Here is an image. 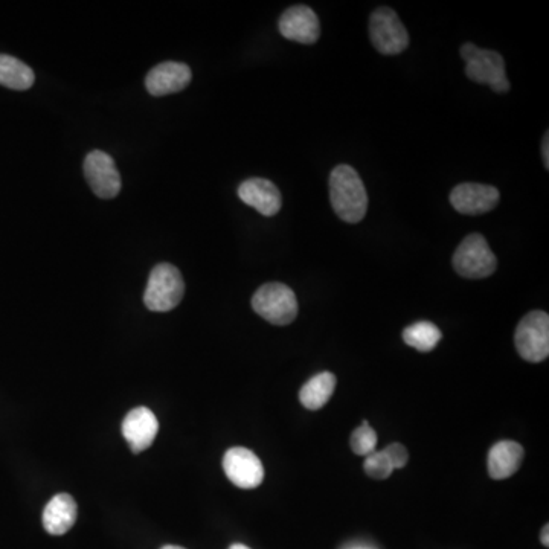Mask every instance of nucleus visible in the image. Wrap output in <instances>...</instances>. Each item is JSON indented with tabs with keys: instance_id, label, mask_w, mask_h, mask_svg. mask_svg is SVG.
Segmentation results:
<instances>
[{
	"instance_id": "obj_16",
	"label": "nucleus",
	"mask_w": 549,
	"mask_h": 549,
	"mask_svg": "<svg viewBox=\"0 0 549 549\" xmlns=\"http://www.w3.org/2000/svg\"><path fill=\"white\" fill-rule=\"evenodd\" d=\"M524 447L514 441L496 443L488 453V475L493 479H507L521 467Z\"/></svg>"
},
{
	"instance_id": "obj_18",
	"label": "nucleus",
	"mask_w": 549,
	"mask_h": 549,
	"mask_svg": "<svg viewBox=\"0 0 549 549\" xmlns=\"http://www.w3.org/2000/svg\"><path fill=\"white\" fill-rule=\"evenodd\" d=\"M36 81L33 69L25 65L23 61L11 57V55H0V84L14 90H26L33 86Z\"/></svg>"
},
{
	"instance_id": "obj_10",
	"label": "nucleus",
	"mask_w": 549,
	"mask_h": 549,
	"mask_svg": "<svg viewBox=\"0 0 549 549\" xmlns=\"http://www.w3.org/2000/svg\"><path fill=\"white\" fill-rule=\"evenodd\" d=\"M450 203L460 214L478 216L498 206L499 191L481 183H461L450 193Z\"/></svg>"
},
{
	"instance_id": "obj_20",
	"label": "nucleus",
	"mask_w": 549,
	"mask_h": 549,
	"mask_svg": "<svg viewBox=\"0 0 549 549\" xmlns=\"http://www.w3.org/2000/svg\"><path fill=\"white\" fill-rule=\"evenodd\" d=\"M351 449L356 455L368 456L376 452L377 434L373 427L368 424V421H363L362 426L357 427L356 431L351 435Z\"/></svg>"
},
{
	"instance_id": "obj_11",
	"label": "nucleus",
	"mask_w": 549,
	"mask_h": 549,
	"mask_svg": "<svg viewBox=\"0 0 549 549\" xmlns=\"http://www.w3.org/2000/svg\"><path fill=\"white\" fill-rule=\"evenodd\" d=\"M281 36L302 45H313L321 36V25L315 11L305 5H295L284 11L280 23Z\"/></svg>"
},
{
	"instance_id": "obj_25",
	"label": "nucleus",
	"mask_w": 549,
	"mask_h": 549,
	"mask_svg": "<svg viewBox=\"0 0 549 549\" xmlns=\"http://www.w3.org/2000/svg\"><path fill=\"white\" fill-rule=\"evenodd\" d=\"M229 549H251L248 548L246 545H241V543H235V545H232Z\"/></svg>"
},
{
	"instance_id": "obj_2",
	"label": "nucleus",
	"mask_w": 549,
	"mask_h": 549,
	"mask_svg": "<svg viewBox=\"0 0 549 549\" xmlns=\"http://www.w3.org/2000/svg\"><path fill=\"white\" fill-rule=\"evenodd\" d=\"M185 295L182 273L173 264L161 263L151 270L144 302L151 312H170Z\"/></svg>"
},
{
	"instance_id": "obj_15",
	"label": "nucleus",
	"mask_w": 549,
	"mask_h": 549,
	"mask_svg": "<svg viewBox=\"0 0 549 549\" xmlns=\"http://www.w3.org/2000/svg\"><path fill=\"white\" fill-rule=\"evenodd\" d=\"M77 502L68 493L55 495L43 511V527L52 536L68 533L77 521Z\"/></svg>"
},
{
	"instance_id": "obj_9",
	"label": "nucleus",
	"mask_w": 549,
	"mask_h": 549,
	"mask_svg": "<svg viewBox=\"0 0 549 549\" xmlns=\"http://www.w3.org/2000/svg\"><path fill=\"white\" fill-rule=\"evenodd\" d=\"M223 470L232 484L240 488H257L264 479L260 458L246 447H232L223 458Z\"/></svg>"
},
{
	"instance_id": "obj_3",
	"label": "nucleus",
	"mask_w": 549,
	"mask_h": 549,
	"mask_svg": "<svg viewBox=\"0 0 549 549\" xmlns=\"http://www.w3.org/2000/svg\"><path fill=\"white\" fill-rule=\"evenodd\" d=\"M461 57L466 61V74L470 80L488 84L498 94H505L510 90V83L505 74V61L499 52L466 43L461 48Z\"/></svg>"
},
{
	"instance_id": "obj_7",
	"label": "nucleus",
	"mask_w": 549,
	"mask_h": 549,
	"mask_svg": "<svg viewBox=\"0 0 549 549\" xmlns=\"http://www.w3.org/2000/svg\"><path fill=\"white\" fill-rule=\"evenodd\" d=\"M370 37L374 48L383 55H397L409 45V34L397 13L380 7L371 14Z\"/></svg>"
},
{
	"instance_id": "obj_19",
	"label": "nucleus",
	"mask_w": 549,
	"mask_h": 549,
	"mask_svg": "<svg viewBox=\"0 0 549 549\" xmlns=\"http://www.w3.org/2000/svg\"><path fill=\"white\" fill-rule=\"evenodd\" d=\"M441 338H443V334H441L440 328L427 321L415 322L403 331L405 344L421 351V353H429L434 350Z\"/></svg>"
},
{
	"instance_id": "obj_8",
	"label": "nucleus",
	"mask_w": 549,
	"mask_h": 549,
	"mask_svg": "<svg viewBox=\"0 0 549 549\" xmlns=\"http://www.w3.org/2000/svg\"><path fill=\"white\" fill-rule=\"evenodd\" d=\"M84 176L89 187L101 199H113L121 191V174L115 161L104 151H90L84 159Z\"/></svg>"
},
{
	"instance_id": "obj_6",
	"label": "nucleus",
	"mask_w": 549,
	"mask_h": 549,
	"mask_svg": "<svg viewBox=\"0 0 549 549\" xmlns=\"http://www.w3.org/2000/svg\"><path fill=\"white\" fill-rule=\"evenodd\" d=\"M517 353L527 362H543L549 356V316L548 313H528L514 333Z\"/></svg>"
},
{
	"instance_id": "obj_13",
	"label": "nucleus",
	"mask_w": 549,
	"mask_h": 549,
	"mask_svg": "<svg viewBox=\"0 0 549 549\" xmlns=\"http://www.w3.org/2000/svg\"><path fill=\"white\" fill-rule=\"evenodd\" d=\"M159 431V421L148 408H135L122 421V435L133 453L144 452L153 444Z\"/></svg>"
},
{
	"instance_id": "obj_14",
	"label": "nucleus",
	"mask_w": 549,
	"mask_h": 549,
	"mask_svg": "<svg viewBox=\"0 0 549 549\" xmlns=\"http://www.w3.org/2000/svg\"><path fill=\"white\" fill-rule=\"evenodd\" d=\"M238 197L266 217L275 216L283 206V197L277 185L261 177L244 180L238 187Z\"/></svg>"
},
{
	"instance_id": "obj_5",
	"label": "nucleus",
	"mask_w": 549,
	"mask_h": 549,
	"mask_svg": "<svg viewBox=\"0 0 549 549\" xmlns=\"http://www.w3.org/2000/svg\"><path fill=\"white\" fill-rule=\"evenodd\" d=\"M255 313L273 325H289L298 316L295 292L286 284L269 283L261 286L252 298Z\"/></svg>"
},
{
	"instance_id": "obj_17",
	"label": "nucleus",
	"mask_w": 549,
	"mask_h": 549,
	"mask_svg": "<svg viewBox=\"0 0 549 549\" xmlns=\"http://www.w3.org/2000/svg\"><path fill=\"white\" fill-rule=\"evenodd\" d=\"M336 383H338V380H336L334 374L328 373V371L312 377L309 382L302 386L301 392H299V400H301L302 406L310 409V411H318V409L324 408L328 400L331 399L334 389H336Z\"/></svg>"
},
{
	"instance_id": "obj_21",
	"label": "nucleus",
	"mask_w": 549,
	"mask_h": 549,
	"mask_svg": "<svg viewBox=\"0 0 549 549\" xmlns=\"http://www.w3.org/2000/svg\"><path fill=\"white\" fill-rule=\"evenodd\" d=\"M366 475L374 479H386L394 472L391 461L383 450L373 452L366 456L365 464H363Z\"/></svg>"
},
{
	"instance_id": "obj_12",
	"label": "nucleus",
	"mask_w": 549,
	"mask_h": 549,
	"mask_svg": "<svg viewBox=\"0 0 549 549\" xmlns=\"http://www.w3.org/2000/svg\"><path fill=\"white\" fill-rule=\"evenodd\" d=\"M190 66L177 61H165L148 72L145 86L153 97L177 94L191 83Z\"/></svg>"
},
{
	"instance_id": "obj_23",
	"label": "nucleus",
	"mask_w": 549,
	"mask_h": 549,
	"mask_svg": "<svg viewBox=\"0 0 549 549\" xmlns=\"http://www.w3.org/2000/svg\"><path fill=\"white\" fill-rule=\"evenodd\" d=\"M549 136L548 133H546L545 138H543V144H542V156H543V162H545V168L548 170L549 168Z\"/></svg>"
},
{
	"instance_id": "obj_26",
	"label": "nucleus",
	"mask_w": 549,
	"mask_h": 549,
	"mask_svg": "<svg viewBox=\"0 0 549 549\" xmlns=\"http://www.w3.org/2000/svg\"><path fill=\"white\" fill-rule=\"evenodd\" d=\"M161 549H185V548H182V546L167 545V546H164V548H161Z\"/></svg>"
},
{
	"instance_id": "obj_1",
	"label": "nucleus",
	"mask_w": 549,
	"mask_h": 549,
	"mask_svg": "<svg viewBox=\"0 0 549 549\" xmlns=\"http://www.w3.org/2000/svg\"><path fill=\"white\" fill-rule=\"evenodd\" d=\"M330 199L334 212L347 223H359L368 211L365 185L350 165H338L331 171Z\"/></svg>"
},
{
	"instance_id": "obj_4",
	"label": "nucleus",
	"mask_w": 549,
	"mask_h": 549,
	"mask_svg": "<svg viewBox=\"0 0 549 549\" xmlns=\"http://www.w3.org/2000/svg\"><path fill=\"white\" fill-rule=\"evenodd\" d=\"M452 263L456 273L469 280L490 277L498 267L495 254L481 234L467 235L456 248Z\"/></svg>"
},
{
	"instance_id": "obj_24",
	"label": "nucleus",
	"mask_w": 549,
	"mask_h": 549,
	"mask_svg": "<svg viewBox=\"0 0 549 549\" xmlns=\"http://www.w3.org/2000/svg\"><path fill=\"white\" fill-rule=\"evenodd\" d=\"M549 525H545V528L542 530V536H540V540H542L543 545L549 546Z\"/></svg>"
},
{
	"instance_id": "obj_22",
	"label": "nucleus",
	"mask_w": 549,
	"mask_h": 549,
	"mask_svg": "<svg viewBox=\"0 0 549 549\" xmlns=\"http://www.w3.org/2000/svg\"><path fill=\"white\" fill-rule=\"evenodd\" d=\"M383 452L388 456L389 461H391L392 467L395 469H403V467L408 464L409 453L406 450V447L400 443H392L386 447Z\"/></svg>"
}]
</instances>
